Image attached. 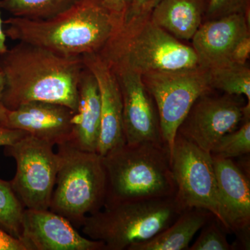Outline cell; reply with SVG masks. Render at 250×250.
I'll use <instances>...</instances> for the list:
<instances>
[{
	"instance_id": "obj_1",
	"label": "cell",
	"mask_w": 250,
	"mask_h": 250,
	"mask_svg": "<svg viewBox=\"0 0 250 250\" xmlns=\"http://www.w3.org/2000/svg\"><path fill=\"white\" fill-rule=\"evenodd\" d=\"M84 69L82 57H64L18 42L0 55L5 107L14 109L31 102H44L76 112L79 83Z\"/></svg>"
},
{
	"instance_id": "obj_2",
	"label": "cell",
	"mask_w": 250,
	"mask_h": 250,
	"mask_svg": "<svg viewBox=\"0 0 250 250\" xmlns=\"http://www.w3.org/2000/svg\"><path fill=\"white\" fill-rule=\"evenodd\" d=\"M100 0H78L49 19L12 17L4 21L6 37L67 57L99 53L123 24Z\"/></svg>"
},
{
	"instance_id": "obj_3",
	"label": "cell",
	"mask_w": 250,
	"mask_h": 250,
	"mask_svg": "<svg viewBox=\"0 0 250 250\" xmlns=\"http://www.w3.org/2000/svg\"><path fill=\"white\" fill-rule=\"evenodd\" d=\"M103 158L106 175L104 207L175 195L170 151L165 145L125 143Z\"/></svg>"
},
{
	"instance_id": "obj_4",
	"label": "cell",
	"mask_w": 250,
	"mask_h": 250,
	"mask_svg": "<svg viewBox=\"0 0 250 250\" xmlns=\"http://www.w3.org/2000/svg\"><path fill=\"white\" fill-rule=\"evenodd\" d=\"M100 55L113 70L141 75L202 67L192 46L185 45L148 18L122 24Z\"/></svg>"
},
{
	"instance_id": "obj_5",
	"label": "cell",
	"mask_w": 250,
	"mask_h": 250,
	"mask_svg": "<svg viewBox=\"0 0 250 250\" xmlns=\"http://www.w3.org/2000/svg\"><path fill=\"white\" fill-rule=\"evenodd\" d=\"M184 210L175 195L123 202L85 217L80 228L87 238L103 243L105 250H127L165 229Z\"/></svg>"
},
{
	"instance_id": "obj_6",
	"label": "cell",
	"mask_w": 250,
	"mask_h": 250,
	"mask_svg": "<svg viewBox=\"0 0 250 250\" xmlns=\"http://www.w3.org/2000/svg\"><path fill=\"white\" fill-rule=\"evenodd\" d=\"M58 171L49 210L81 228L85 217L104 208L106 175L103 156L70 141L57 145Z\"/></svg>"
},
{
	"instance_id": "obj_7",
	"label": "cell",
	"mask_w": 250,
	"mask_h": 250,
	"mask_svg": "<svg viewBox=\"0 0 250 250\" xmlns=\"http://www.w3.org/2000/svg\"><path fill=\"white\" fill-rule=\"evenodd\" d=\"M142 80L156 104L163 142L171 157L177 130L192 104L213 90L208 69L150 72L142 75Z\"/></svg>"
},
{
	"instance_id": "obj_8",
	"label": "cell",
	"mask_w": 250,
	"mask_h": 250,
	"mask_svg": "<svg viewBox=\"0 0 250 250\" xmlns=\"http://www.w3.org/2000/svg\"><path fill=\"white\" fill-rule=\"evenodd\" d=\"M54 146L28 134L4 147L5 155L14 158L16 164L10 183L25 208L49 209L59 166Z\"/></svg>"
},
{
	"instance_id": "obj_9",
	"label": "cell",
	"mask_w": 250,
	"mask_h": 250,
	"mask_svg": "<svg viewBox=\"0 0 250 250\" xmlns=\"http://www.w3.org/2000/svg\"><path fill=\"white\" fill-rule=\"evenodd\" d=\"M170 161L175 197L182 208L207 210L218 220V187L211 154L177 134Z\"/></svg>"
},
{
	"instance_id": "obj_10",
	"label": "cell",
	"mask_w": 250,
	"mask_h": 250,
	"mask_svg": "<svg viewBox=\"0 0 250 250\" xmlns=\"http://www.w3.org/2000/svg\"><path fill=\"white\" fill-rule=\"evenodd\" d=\"M235 95H201L190 108L177 134L206 152L212 149L225 134L238 128L246 116H250V104H241Z\"/></svg>"
},
{
	"instance_id": "obj_11",
	"label": "cell",
	"mask_w": 250,
	"mask_h": 250,
	"mask_svg": "<svg viewBox=\"0 0 250 250\" xmlns=\"http://www.w3.org/2000/svg\"><path fill=\"white\" fill-rule=\"evenodd\" d=\"M212 157L218 187V222L224 229L236 235L242 248L250 250L249 177L232 159Z\"/></svg>"
},
{
	"instance_id": "obj_12",
	"label": "cell",
	"mask_w": 250,
	"mask_h": 250,
	"mask_svg": "<svg viewBox=\"0 0 250 250\" xmlns=\"http://www.w3.org/2000/svg\"><path fill=\"white\" fill-rule=\"evenodd\" d=\"M113 70L121 92L126 143L164 145L157 108L143 83L142 75L131 70Z\"/></svg>"
},
{
	"instance_id": "obj_13",
	"label": "cell",
	"mask_w": 250,
	"mask_h": 250,
	"mask_svg": "<svg viewBox=\"0 0 250 250\" xmlns=\"http://www.w3.org/2000/svg\"><path fill=\"white\" fill-rule=\"evenodd\" d=\"M21 240L27 250H105L103 243L82 236L49 209H24Z\"/></svg>"
},
{
	"instance_id": "obj_14",
	"label": "cell",
	"mask_w": 250,
	"mask_h": 250,
	"mask_svg": "<svg viewBox=\"0 0 250 250\" xmlns=\"http://www.w3.org/2000/svg\"><path fill=\"white\" fill-rule=\"evenodd\" d=\"M82 59L95 77L100 91L101 123L97 152L103 156L126 143L121 89L116 74L100 54H87Z\"/></svg>"
},
{
	"instance_id": "obj_15",
	"label": "cell",
	"mask_w": 250,
	"mask_h": 250,
	"mask_svg": "<svg viewBox=\"0 0 250 250\" xmlns=\"http://www.w3.org/2000/svg\"><path fill=\"white\" fill-rule=\"evenodd\" d=\"M75 111L57 104L31 102L6 110L2 126L21 130L54 146L71 139Z\"/></svg>"
},
{
	"instance_id": "obj_16",
	"label": "cell",
	"mask_w": 250,
	"mask_h": 250,
	"mask_svg": "<svg viewBox=\"0 0 250 250\" xmlns=\"http://www.w3.org/2000/svg\"><path fill=\"white\" fill-rule=\"evenodd\" d=\"M250 34V16L236 13L201 24L192 39V47L206 69L229 65L238 41Z\"/></svg>"
},
{
	"instance_id": "obj_17",
	"label": "cell",
	"mask_w": 250,
	"mask_h": 250,
	"mask_svg": "<svg viewBox=\"0 0 250 250\" xmlns=\"http://www.w3.org/2000/svg\"><path fill=\"white\" fill-rule=\"evenodd\" d=\"M71 142L79 149L97 152L101 123V101L95 77L85 67L78 87L77 111L72 120Z\"/></svg>"
},
{
	"instance_id": "obj_18",
	"label": "cell",
	"mask_w": 250,
	"mask_h": 250,
	"mask_svg": "<svg viewBox=\"0 0 250 250\" xmlns=\"http://www.w3.org/2000/svg\"><path fill=\"white\" fill-rule=\"evenodd\" d=\"M205 0H161L149 18L178 40H192L205 16Z\"/></svg>"
},
{
	"instance_id": "obj_19",
	"label": "cell",
	"mask_w": 250,
	"mask_h": 250,
	"mask_svg": "<svg viewBox=\"0 0 250 250\" xmlns=\"http://www.w3.org/2000/svg\"><path fill=\"white\" fill-rule=\"evenodd\" d=\"M214 217L202 208L184 210L170 226L149 239L130 245L127 250H188L197 231Z\"/></svg>"
},
{
	"instance_id": "obj_20",
	"label": "cell",
	"mask_w": 250,
	"mask_h": 250,
	"mask_svg": "<svg viewBox=\"0 0 250 250\" xmlns=\"http://www.w3.org/2000/svg\"><path fill=\"white\" fill-rule=\"evenodd\" d=\"M78 0H0V9L14 17L49 19L66 11Z\"/></svg>"
},
{
	"instance_id": "obj_21",
	"label": "cell",
	"mask_w": 250,
	"mask_h": 250,
	"mask_svg": "<svg viewBox=\"0 0 250 250\" xmlns=\"http://www.w3.org/2000/svg\"><path fill=\"white\" fill-rule=\"evenodd\" d=\"M210 86L229 95H245L250 103V69L235 64L208 69Z\"/></svg>"
},
{
	"instance_id": "obj_22",
	"label": "cell",
	"mask_w": 250,
	"mask_h": 250,
	"mask_svg": "<svg viewBox=\"0 0 250 250\" xmlns=\"http://www.w3.org/2000/svg\"><path fill=\"white\" fill-rule=\"evenodd\" d=\"M24 209L10 182L0 178V229L21 240Z\"/></svg>"
},
{
	"instance_id": "obj_23",
	"label": "cell",
	"mask_w": 250,
	"mask_h": 250,
	"mask_svg": "<svg viewBox=\"0 0 250 250\" xmlns=\"http://www.w3.org/2000/svg\"><path fill=\"white\" fill-rule=\"evenodd\" d=\"M243 124L221 138L212 149V156L231 159L250 153V116L243 118Z\"/></svg>"
},
{
	"instance_id": "obj_24",
	"label": "cell",
	"mask_w": 250,
	"mask_h": 250,
	"mask_svg": "<svg viewBox=\"0 0 250 250\" xmlns=\"http://www.w3.org/2000/svg\"><path fill=\"white\" fill-rule=\"evenodd\" d=\"M198 238L188 250H233L218 220L213 218L203 228Z\"/></svg>"
},
{
	"instance_id": "obj_25",
	"label": "cell",
	"mask_w": 250,
	"mask_h": 250,
	"mask_svg": "<svg viewBox=\"0 0 250 250\" xmlns=\"http://www.w3.org/2000/svg\"><path fill=\"white\" fill-rule=\"evenodd\" d=\"M205 15L208 20L243 13L250 16V0H205Z\"/></svg>"
},
{
	"instance_id": "obj_26",
	"label": "cell",
	"mask_w": 250,
	"mask_h": 250,
	"mask_svg": "<svg viewBox=\"0 0 250 250\" xmlns=\"http://www.w3.org/2000/svg\"><path fill=\"white\" fill-rule=\"evenodd\" d=\"M161 0H131L123 24L137 22L149 18Z\"/></svg>"
},
{
	"instance_id": "obj_27",
	"label": "cell",
	"mask_w": 250,
	"mask_h": 250,
	"mask_svg": "<svg viewBox=\"0 0 250 250\" xmlns=\"http://www.w3.org/2000/svg\"><path fill=\"white\" fill-rule=\"evenodd\" d=\"M250 55V35L248 34L237 42L231 51L229 62L235 65H247Z\"/></svg>"
},
{
	"instance_id": "obj_28",
	"label": "cell",
	"mask_w": 250,
	"mask_h": 250,
	"mask_svg": "<svg viewBox=\"0 0 250 250\" xmlns=\"http://www.w3.org/2000/svg\"><path fill=\"white\" fill-rule=\"evenodd\" d=\"M28 135L25 131L9 129L0 125V147L10 146Z\"/></svg>"
},
{
	"instance_id": "obj_29",
	"label": "cell",
	"mask_w": 250,
	"mask_h": 250,
	"mask_svg": "<svg viewBox=\"0 0 250 250\" xmlns=\"http://www.w3.org/2000/svg\"><path fill=\"white\" fill-rule=\"evenodd\" d=\"M0 250H27L21 240L10 236L0 229Z\"/></svg>"
},
{
	"instance_id": "obj_30",
	"label": "cell",
	"mask_w": 250,
	"mask_h": 250,
	"mask_svg": "<svg viewBox=\"0 0 250 250\" xmlns=\"http://www.w3.org/2000/svg\"><path fill=\"white\" fill-rule=\"evenodd\" d=\"M113 14L124 20L131 0H100Z\"/></svg>"
},
{
	"instance_id": "obj_31",
	"label": "cell",
	"mask_w": 250,
	"mask_h": 250,
	"mask_svg": "<svg viewBox=\"0 0 250 250\" xmlns=\"http://www.w3.org/2000/svg\"><path fill=\"white\" fill-rule=\"evenodd\" d=\"M4 77L2 72L0 71V125H2L5 119V115H6L7 108L5 107L4 103H3V93L4 90Z\"/></svg>"
},
{
	"instance_id": "obj_32",
	"label": "cell",
	"mask_w": 250,
	"mask_h": 250,
	"mask_svg": "<svg viewBox=\"0 0 250 250\" xmlns=\"http://www.w3.org/2000/svg\"><path fill=\"white\" fill-rule=\"evenodd\" d=\"M3 24H4V21L1 19V14H0V55L4 53L8 49L7 45H6V39H7V37H6V34H5Z\"/></svg>"
}]
</instances>
